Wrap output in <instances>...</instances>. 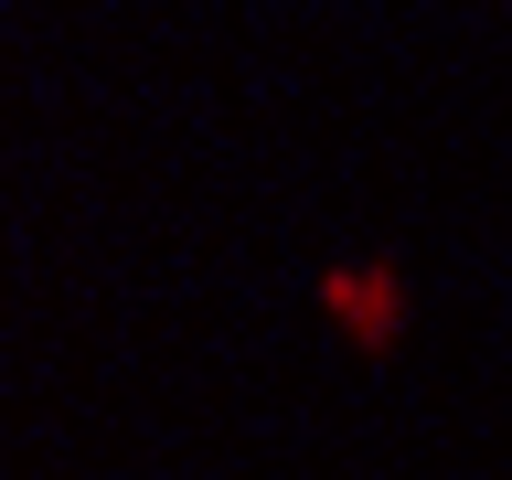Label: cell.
<instances>
[{
  "label": "cell",
  "instance_id": "6da1fadb",
  "mask_svg": "<svg viewBox=\"0 0 512 480\" xmlns=\"http://www.w3.org/2000/svg\"><path fill=\"white\" fill-rule=\"evenodd\" d=\"M470 11H512V0H470Z\"/></svg>",
  "mask_w": 512,
  "mask_h": 480
}]
</instances>
